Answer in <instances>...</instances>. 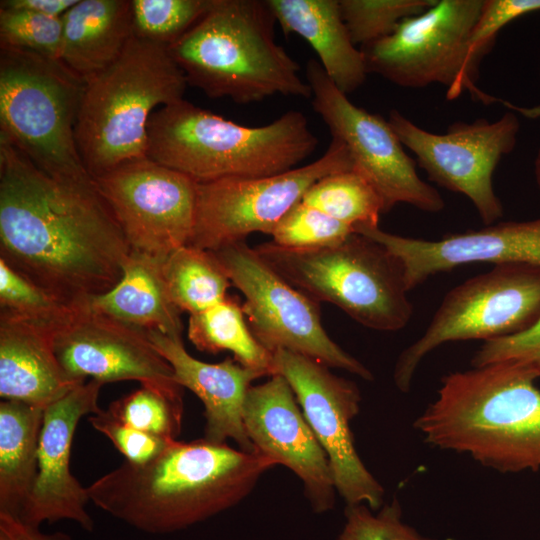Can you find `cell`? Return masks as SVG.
<instances>
[{
	"label": "cell",
	"instance_id": "6da1fadb",
	"mask_svg": "<svg viewBox=\"0 0 540 540\" xmlns=\"http://www.w3.org/2000/svg\"><path fill=\"white\" fill-rule=\"evenodd\" d=\"M129 253L93 178L52 176L0 136V259L77 305L114 287Z\"/></svg>",
	"mask_w": 540,
	"mask_h": 540
},
{
	"label": "cell",
	"instance_id": "7a4b0ae2",
	"mask_svg": "<svg viewBox=\"0 0 540 540\" xmlns=\"http://www.w3.org/2000/svg\"><path fill=\"white\" fill-rule=\"evenodd\" d=\"M275 465L257 450L174 440L154 459L124 461L86 489L90 502L134 529L169 534L238 505Z\"/></svg>",
	"mask_w": 540,
	"mask_h": 540
},
{
	"label": "cell",
	"instance_id": "3957f363",
	"mask_svg": "<svg viewBox=\"0 0 540 540\" xmlns=\"http://www.w3.org/2000/svg\"><path fill=\"white\" fill-rule=\"evenodd\" d=\"M539 378L534 366L514 359L450 373L414 427L432 447L499 472L539 471Z\"/></svg>",
	"mask_w": 540,
	"mask_h": 540
},
{
	"label": "cell",
	"instance_id": "277c9868",
	"mask_svg": "<svg viewBox=\"0 0 540 540\" xmlns=\"http://www.w3.org/2000/svg\"><path fill=\"white\" fill-rule=\"evenodd\" d=\"M267 0H211L205 14L168 46L187 84L239 104L281 94L311 98L300 67L275 41Z\"/></svg>",
	"mask_w": 540,
	"mask_h": 540
},
{
	"label": "cell",
	"instance_id": "5b68a950",
	"mask_svg": "<svg viewBox=\"0 0 540 540\" xmlns=\"http://www.w3.org/2000/svg\"><path fill=\"white\" fill-rule=\"evenodd\" d=\"M318 142L300 111L248 127L182 99L152 113L146 157L206 183L287 172L310 156Z\"/></svg>",
	"mask_w": 540,
	"mask_h": 540
},
{
	"label": "cell",
	"instance_id": "8992f818",
	"mask_svg": "<svg viewBox=\"0 0 540 540\" xmlns=\"http://www.w3.org/2000/svg\"><path fill=\"white\" fill-rule=\"evenodd\" d=\"M187 85L167 45L133 35L120 57L85 85L75 141L90 176L146 158L152 113L182 100Z\"/></svg>",
	"mask_w": 540,
	"mask_h": 540
},
{
	"label": "cell",
	"instance_id": "52a82bcc",
	"mask_svg": "<svg viewBox=\"0 0 540 540\" xmlns=\"http://www.w3.org/2000/svg\"><path fill=\"white\" fill-rule=\"evenodd\" d=\"M282 277L317 302L336 305L378 331L404 328L413 314L401 262L359 233L320 248L291 249L272 241L254 247Z\"/></svg>",
	"mask_w": 540,
	"mask_h": 540
},
{
	"label": "cell",
	"instance_id": "ba28073f",
	"mask_svg": "<svg viewBox=\"0 0 540 540\" xmlns=\"http://www.w3.org/2000/svg\"><path fill=\"white\" fill-rule=\"evenodd\" d=\"M85 85L60 61L1 46L0 136L52 176L92 178L75 141Z\"/></svg>",
	"mask_w": 540,
	"mask_h": 540
},
{
	"label": "cell",
	"instance_id": "9c48e42d",
	"mask_svg": "<svg viewBox=\"0 0 540 540\" xmlns=\"http://www.w3.org/2000/svg\"><path fill=\"white\" fill-rule=\"evenodd\" d=\"M482 5L483 0H436L389 36L360 48L368 73L407 88L440 84L450 100L467 90L483 104L498 101L476 86L480 63L489 52L471 42Z\"/></svg>",
	"mask_w": 540,
	"mask_h": 540
},
{
	"label": "cell",
	"instance_id": "30bf717a",
	"mask_svg": "<svg viewBox=\"0 0 540 540\" xmlns=\"http://www.w3.org/2000/svg\"><path fill=\"white\" fill-rule=\"evenodd\" d=\"M539 317L540 267L494 265L447 292L422 336L399 355L394 383L408 392L422 360L445 343L507 337Z\"/></svg>",
	"mask_w": 540,
	"mask_h": 540
},
{
	"label": "cell",
	"instance_id": "8fae6325",
	"mask_svg": "<svg viewBox=\"0 0 540 540\" xmlns=\"http://www.w3.org/2000/svg\"><path fill=\"white\" fill-rule=\"evenodd\" d=\"M244 296L242 309L255 338L271 353L286 350L372 381V372L327 334L319 302L295 288L246 241L213 251Z\"/></svg>",
	"mask_w": 540,
	"mask_h": 540
},
{
	"label": "cell",
	"instance_id": "7c38bea8",
	"mask_svg": "<svg viewBox=\"0 0 540 540\" xmlns=\"http://www.w3.org/2000/svg\"><path fill=\"white\" fill-rule=\"evenodd\" d=\"M351 169L354 162L347 147L332 138L320 158L287 172L198 183L194 228L187 245L216 251L245 241L251 233L271 234L313 184Z\"/></svg>",
	"mask_w": 540,
	"mask_h": 540
},
{
	"label": "cell",
	"instance_id": "4fadbf2b",
	"mask_svg": "<svg viewBox=\"0 0 540 540\" xmlns=\"http://www.w3.org/2000/svg\"><path fill=\"white\" fill-rule=\"evenodd\" d=\"M313 109L330 130L332 138L347 147L354 169L378 193L383 214L399 203L421 211L438 213L445 207L440 193L417 173L415 162L388 120L353 104L329 79L316 59L306 64Z\"/></svg>",
	"mask_w": 540,
	"mask_h": 540
},
{
	"label": "cell",
	"instance_id": "5bb4252c",
	"mask_svg": "<svg viewBox=\"0 0 540 540\" xmlns=\"http://www.w3.org/2000/svg\"><path fill=\"white\" fill-rule=\"evenodd\" d=\"M388 122L430 181L466 196L484 224L502 218L504 208L492 180L498 163L517 142L520 122L514 111L493 122L485 118L455 122L439 134L419 127L396 109L390 110Z\"/></svg>",
	"mask_w": 540,
	"mask_h": 540
},
{
	"label": "cell",
	"instance_id": "9a60e30c",
	"mask_svg": "<svg viewBox=\"0 0 540 540\" xmlns=\"http://www.w3.org/2000/svg\"><path fill=\"white\" fill-rule=\"evenodd\" d=\"M93 179L130 251L165 261L188 244L198 184L192 178L146 157Z\"/></svg>",
	"mask_w": 540,
	"mask_h": 540
},
{
	"label": "cell",
	"instance_id": "2e32d148",
	"mask_svg": "<svg viewBox=\"0 0 540 540\" xmlns=\"http://www.w3.org/2000/svg\"><path fill=\"white\" fill-rule=\"evenodd\" d=\"M276 374L291 386L314 435L325 451L337 493L346 505L382 507L384 489L355 448L350 424L360 411L357 385L312 358L286 350L273 353Z\"/></svg>",
	"mask_w": 540,
	"mask_h": 540
},
{
	"label": "cell",
	"instance_id": "e0dca14e",
	"mask_svg": "<svg viewBox=\"0 0 540 540\" xmlns=\"http://www.w3.org/2000/svg\"><path fill=\"white\" fill-rule=\"evenodd\" d=\"M55 351L75 381L136 380L171 391H183L173 369L149 340L146 331L78 304L57 331Z\"/></svg>",
	"mask_w": 540,
	"mask_h": 540
},
{
	"label": "cell",
	"instance_id": "ac0fdd59",
	"mask_svg": "<svg viewBox=\"0 0 540 540\" xmlns=\"http://www.w3.org/2000/svg\"><path fill=\"white\" fill-rule=\"evenodd\" d=\"M243 423L257 451L287 467L302 481L315 513L334 508L337 491L328 457L282 375H272L249 388Z\"/></svg>",
	"mask_w": 540,
	"mask_h": 540
},
{
	"label": "cell",
	"instance_id": "d6986e66",
	"mask_svg": "<svg viewBox=\"0 0 540 540\" xmlns=\"http://www.w3.org/2000/svg\"><path fill=\"white\" fill-rule=\"evenodd\" d=\"M104 384L91 379L44 409L38 445V472L32 491L18 517L25 523L73 521L93 531L87 510V489L71 473L70 456L78 423L85 415L98 413V397Z\"/></svg>",
	"mask_w": 540,
	"mask_h": 540
},
{
	"label": "cell",
	"instance_id": "ffe728a7",
	"mask_svg": "<svg viewBox=\"0 0 540 540\" xmlns=\"http://www.w3.org/2000/svg\"><path fill=\"white\" fill-rule=\"evenodd\" d=\"M356 232L378 242L398 258L409 291L429 277L466 264L540 267V218L498 222L438 240L401 236L379 226L361 227Z\"/></svg>",
	"mask_w": 540,
	"mask_h": 540
},
{
	"label": "cell",
	"instance_id": "44dd1931",
	"mask_svg": "<svg viewBox=\"0 0 540 540\" xmlns=\"http://www.w3.org/2000/svg\"><path fill=\"white\" fill-rule=\"evenodd\" d=\"M146 333L171 365L174 381L192 391L203 403V438L217 444L231 439L243 451H256L244 428L243 408L252 382L267 375L241 365L234 358L219 363L200 361L186 351L181 338L158 331Z\"/></svg>",
	"mask_w": 540,
	"mask_h": 540
},
{
	"label": "cell",
	"instance_id": "7402d4cb",
	"mask_svg": "<svg viewBox=\"0 0 540 540\" xmlns=\"http://www.w3.org/2000/svg\"><path fill=\"white\" fill-rule=\"evenodd\" d=\"M62 325L0 310V396L45 409L84 383L62 367L55 338Z\"/></svg>",
	"mask_w": 540,
	"mask_h": 540
},
{
	"label": "cell",
	"instance_id": "603a6c76",
	"mask_svg": "<svg viewBox=\"0 0 540 540\" xmlns=\"http://www.w3.org/2000/svg\"><path fill=\"white\" fill-rule=\"evenodd\" d=\"M285 35L297 34L314 49L335 86L348 95L361 87L368 71L353 43L339 0H267Z\"/></svg>",
	"mask_w": 540,
	"mask_h": 540
},
{
	"label": "cell",
	"instance_id": "cb8c5ba5",
	"mask_svg": "<svg viewBox=\"0 0 540 540\" xmlns=\"http://www.w3.org/2000/svg\"><path fill=\"white\" fill-rule=\"evenodd\" d=\"M60 62L85 84L111 66L133 36L130 0H79L63 16Z\"/></svg>",
	"mask_w": 540,
	"mask_h": 540
},
{
	"label": "cell",
	"instance_id": "d4e9b609",
	"mask_svg": "<svg viewBox=\"0 0 540 540\" xmlns=\"http://www.w3.org/2000/svg\"><path fill=\"white\" fill-rule=\"evenodd\" d=\"M163 262L130 251L118 283L103 294L89 297L86 304L127 325L182 339V312L169 294Z\"/></svg>",
	"mask_w": 540,
	"mask_h": 540
},
{
	"label": "cell",
	"instance_id": "484cf974",
	"mask_svg": "<svg viewBox=\"0 0 540 540\" xmlns=\"http://www.w3.org/2000/svg\"><path fill=\"white\" fill-rule=\"evenodd\" d=\"M43 415L41 407L0 402V513L19 517L32 491Z\"/></svg>",
	"mask_w": 540,
	"mask_h": 540
},
{
	"label": "cell",
	"instance_id": "4316f807",
	"mask_svg": "<svg viewBox=\"0 0 540 540\" xmlns=\"http://www.w3.org/2000/svg\"><path fill=\"white\" fill-rule=\"evenodd\" d=\"M188 338L201 352L230 351L241 365L269 377L276 374L273 353L255 338L246 323L242 305L234 298L228 296L202 312L191 314Z\"/></svg>",
	"mask_w": 540,
	"mask_h": 540
},
{
	"label": "cell",
	"instance_id": "83f0119b",
	"mask_svg": "<svg viewBox=\"0 0 540 540\" xmlns=\"http://www.w3.org/2000/svg\"><path fill=\"white\" fill-rule=\"evenodd\" d=\"M169 294L181 312H202L225 300L232 285L213 251L184 245L163 262Z\"/></svg>",
	"mask_w": 540,
	"mask_h": 540
},
{
	"label": "cell",
	"instance_id": "f1b7e54d",
	"mask_svg": "<svg viewBox=\"0 0 540 540\" xmlns=\"http://www.w3.org/2000/svg\"><path fill=\"white\" fill-rule=\"evenodd\" d=\"M355 229L377 227L382 201L370 182L357 170L330 174L313 184L302 200Z\"/></svg>",
	"mask_w": 540,
	"mask_h": 540
},
{
	"label": "cell",
	"instance_id": "f546056e",
	"mask_svg": "<svg viewBox=\"0 0 540 540\" xmlns=\"http://www.w3.org/2000/svg\"><path fill=\"white\" fill-rule=\"evenodd\" d=\"M107 411L139 431L176 440L182 429L183 391L141 384L140 388L113 401Z\"/></svg>",
	"mask_w": 540,
	"mask_h": 540
},
{
	"label": "cell",
	"instance_id": "4dcf8cb0",
	"mask_svg": "<svg viewBox=\"0 0 540 540\" xmlns=\"http://www.w3.org/2000/svg\"><path fill=\"white\" fill-rule=\"evenodd\" d=\"M436 0H339L353 43L363 47L392 34L406 18L429 9Z\"/></svg>",
	"mask_w": 540,
	"mask_h": 540
},
{
	"label": "cell",
	"instance_id": "1f68e13d",
	"mask_svg": "<svg viewBox=\"0 0 540 540\" xmlns=\"http://www.w3.org/2000/svg\"><path fill=\"white\" fill-rule=\"evenodd\" d=\"M211 0H131L137 38L171 45L207 11Z\"/></svg>",
	"mask_w": 540,
	"mask_h": 540
},
{
	"label": "cell",
	"instance_id": "d6a6232c",
	"mask_svg": "<svg viewBox=\"0 0 540 540\" xmlns=\"http://www.w3.org/2000/svg\"><path fill=\"white\" fill-rule=\"evenodd\" d=\"M77 305L64 302L0 259L1 310L26 319L62 325Z\"/></svg>",
	"mask_w": 540,
	"mask_h": 540
},
{
	"label": "cell",
	"instance_id": "836d02e7",
	"mask_svg": "<svg viewBox=\"0 0 540 540\" xmlns=\"http://www.w3.org/2000/svg\"><path fill=\"white\" fill-rule=\"evenodd\" d=\"M355 229L300 201L275 226L272 242L291 249L329 246L347 238Z\"/></svg>",
	"mask_w": 540,
	"mask_h": 540
},
{
	"label": "cell",
	"instance_id": "e575fe53",
	"mask_svg": "<svg viewBox=\"0 0 540 540\" xmlns=\"http://www.w3.org/2000/svg\"><path fill=\"white\" fill-rule=\"evenodd\" d=\"M62 17L0 8V46L27 50L60 61Z\"/></svg>",
	"mask_w": 540,
	"mask_h": 540
},
{
	"label": "cell",
	"instance_id": "d590c367",
	"mask_svg": "<svg viewBox=\"0 0 540 540\" xmlns=\"http://www.w3.org/2000/svg\"><path fill=\"white\" fill-rule=\"evenodd\" d=\"M345 523L338 540H436L404 523L396 498L373 511L365 504L346 505Z\"/></svg>",
	"mask_w": 540,
	"mask_h": 540
},
{
	"label": "cell",
	"instance_id": "8d00e7d4",
	"mask_svg": "<svg viewBox=\"0 0 540 540\" xmlns=\"http://www.w3.org/2000/svg\"><path fill=\"white\" fill-rule=\"evenodd\" d=\"M88 421L113 443L125 461L134 464H144L154 459L174 441L132 428L114 418L107 410L101 409L90 415Z\"/></svg>",
	"mask_w": 540,
	"mask_h": 540
},
{
	"label": "cell",
	"instance_id": "74e56055",
	"mask_svg": "<svg viewBox=\"0 0 540 540\" xmlns=\"http://www.w3.org/2000/svg\"><path fill=\"white\" fill-rule=\"evenodd\" d=\"M521 360L540 372V317L527 329L484 342L474 354L472 367H479L502 360Z\"/></svg>",
	"mask_w": 540,
	"mask_h": 540
},
{
	"label": "cell",
	"instance_id": "f35d334b",
	"mask_svg": "<svg viewBox=\"0 0 540 540\" xmlns=\"http://www.w3.org/2000/svg\"><path fill=\"white\" fill-rule=\"evenodd\" d=\"M536 11H540V0H483L471 35L473 47L490 51L498 32L504 26Z\"/></svg>",
	"mask_w": 540,
	"mask_h": 540
},
{
	"label": "cell",
	"instance_id": "ab89813d",
	"mask_svg": "<svg viewBox=\"0 0 540 540\" xmlns=\"http://www.w3.org/2000/svg\"><path fill=\"white\" fill-rule=\"evenodd\" d=\"M0 540H71L63 532L45 533L16 516L0 513Z\"/></svg>",
	"mask_w": 540,
	"mask_h": 540
},
{
	"label": "cell",
	"instance_id": "60d3db41",
	"mask_svg": "<svg viewBox=\"0 0 540 540\" xmlns=\"http://www.w3.org/2000/svg\"><path fill=\"white\" fill-rule=\"evenodd\" d=\"M79 0H2L0 8L23 10L50 17H62Z\"/></svg>",
	"mask_w": 540,
	"mask_h": 540
},
{
	"label": "cell",
	"instance_id": "b9f144b4",
	"mask_svg": "<svg viewBox=\"0 0 540 540\" xmlns=\"http://www.w3.org/2000/svg\"><path fill=\"white\" fill-rule=\"evenodd\" d=\"M503 105H505L507 108H509L511 111H514L515 113H518L525 118L529 119H537L540 118V104L532 107H521L512 104L509 101L506 100H500Z\"/></svg>",
	"mask_w": 540,
	"mask_h": 540
},
{
	"label": "cell",
	"instance_id": "7bdbcfd3",
	"mask_svg": "<svg viewBox=\"0 0 540 540\" xmlns=\"http://www.w3.org/2000/svg\"><path fill=\"white\" fill-rule=\"evenodd\" d=\"M534 176H535L536 184L540 190V146H539V149L537 151L535 161H534Z\"/></svg>",
	"mask_w": 540,
	"mask_h": 540
}]
</instances>
